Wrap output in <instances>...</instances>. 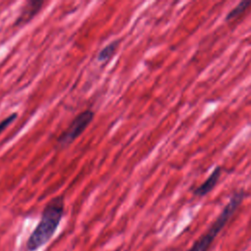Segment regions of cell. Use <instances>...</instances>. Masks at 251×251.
<instances>
[{
	"mask_svg": "<svg viewBox=\"0 0 251 251\" xmlns=\"http://www.w3.org/2000/svg\"><path fill=\"white\" fill-rule=\"evenodd\" d=\"M64 212L65 201L63 196H56L46 204L40 221L26 240V251H36L49 242L62 221Z\"/></svg>",
	"mask_w": 251,
	"mask_h": 251,
	"instance_id": "6da1fadb",
	"label": "cell"
},
{
	"mask_svg": "<svg viewBox=\"0 0 251 251\" xmlns=\"http://www.w3.org/2000/svg\"><path fill=\"white\" fill-rule=\"evenodd\" d=\"M244 197L245 192L243 190H238L234 192L232 196L229 198L228 203L225 206V208L223 209L219 217L216 219V221L212 224L207 232H205L198 240H196L190 247V249H188L187 251H207L212 242L214 241V239L217 237V235L221 232V230L226 225L228 220L237 210Z\"/></svg>",
	"mask_w": 251,
	"mask_h": 251,
	"instance_id": "7a4b0ae2",
	"label": "cell"
},
{
	"mask_svg": "<svg viewBox=\"0 0 251 251\" xmlns=\"http://www.w3.org/2000/svg\"><path fill=\"white\" fill-rule=\"evenodd\" d=\"M93 118L94 113L91 110H85L75 116L69 125V126L66 128V130H64L62 134L58 137V145L60 147H66L72 144L87 128Z\"/></svg>",
	"mask_w": 251,
	"mask_h": 251,
	"instance_id": "3957f363",
	"label": "cell"
},
{
	"mask_svg": "<svg viewBox=\"0 0 251 251\" xmlns=\"http://www.w3.org/2000/svg\"><path fill=\"white\" fill-rule=\"evenodd\" d=\"M43 1H27L14 23L15 26H22L30 22L42 9Z\"/></svg>",
	"mask_w": 251,
	"mask_h": 251,
	"instance_id": "277c9868",
	"label": "cell"
},
{
	"mask_svg": "<svg viewBox=\"0 0 251 251\" xmlns=\"http://www.w3.org/2000/svg\"><path fill=\"white\" fill-rule=\"evenodd\" d=\"M221 172L222 169L220 167L215 168V170L212 172V174L206 178V180L204 182H202L195 190H194V194L196 196L202 197L205 196L206 194H208L217 184L219 177L221 176Z\"/></svg>",
	"mask_w": 251,
	"mask_h": 251,
	"instance_id": "5b68a950",
	"label": "cell"
},
{
	"mask_svg": "<svg viewBox=\"0 0 251 251\" xmlns=\"http://www.w3.org/2000/svg\"><path fill=\"white\" fill-rule=\"evenodd\" d=\"M119 43H120V40H115V41H112L111 43H109L108 45H106L104 48H102L97 56L98 61L99 62H107L108 60H110L116 53Z\"/></svg>",
	"mask_w": 251,
	"mask_h": 251,
	"instance_id": "8992f818",
	"label": "cell"
},
{
	"mask_svg": "<svg viewBox=\"0 0 251 251\" xmlns=\"http://www.w3.org/2000/svg\"><path fill=\"white\" fill-rule=\"evenodd\" d=\"M251 5V1H241L237 6H235L227 15H226V20L230 21L233 20L235 18H237L238 16H240L241 14H243V12L246 11V9Z\"/></svg>",
	"mask_w": 251,
	"mask_h": 251,
	"instance_id": "52a82bcc",
	"label": "cell"
},
{
	"mask_svg": "<svg viewBox=\"0 0 251 251\" xmlns=\"http://www.w3.org/2000/svg\"><path fill=\"white\" fill-rule=\"evenodd\" d=\"M16 119H17V114L14 113V114L9 115V116H8L7 118H5L4 120H2V121L0 122V133H1L2 131H4Z\"/></svg>",
	"mask_w": 251,
	"mask_h": 251,
	"instance_id": "ba28073f",
	"label": "cell"
}]
</instances>
